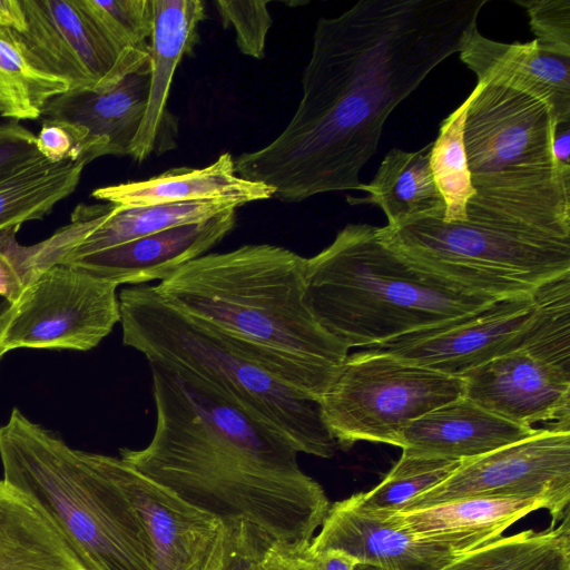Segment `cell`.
I'll return each instance as SVG.
<instances>
[{
    "instance_id": "cell-1",
    "label": "cell",
    "mask_w": 570,
    "mask_h": 570,
    "mask_svg": "<svg viewBox=\"0 0 570 570\" xmlns=\"http://www.w3.org/2000/svg\"><path fill=\"white\" fill-rule=\"evenodd\" d=\"M487 3L360 0L320 18L292 119L266 146L234 159L236 174L284 203L360 190L390 114L460 51Z\"/></svg>"
},
{
    "instance_id": "cell-2",
    "label": "cell",
    "mask_w": 570,
    "mask_h": 570,
    "mask_svg": "<svg viewBox=\"0 0 570 570\" xmlns=\"http://www.w3.org/2000/svg\"><path fill=\"white\" fill-rule=\"evenodd\" d=\"M156 425L120 459L220 521L244 520L273 538L309 543L330 502L295 448L210 384L148 362Z\"/></svg>"
},
{
    "instance_id": "cell-3",
    "label": "cell",
    "mask_w": 570,
    "mask_h": 570,
    "mask_svg": "<svg viewBox=\"0 0 570 570\" xmlns=\"http://www.w3.org/2000/svg\"><path fill=\"white\" fill-rule=\"evenodd\" d=\"M306 258L271 244L210 253L155 285L175 307L235 340L283 383L320 403L348 348L309 308Z\"/></svg>"
},
{
    "instance_id": "cell-4",
    "label": "cell",
    "mask_w": 570,
    "mask_h": 570,
    "mask_svg": "<svg viewBox=\"0 0 570 570\" xmlns=\"http://www.w3.org/2000/svg\"><path fill=\"white\" fill-rule=\"evenodd\" d=\"M311 311L333 337L371 347L475 312L494 298L468 291L410 262L382 227L348 224L306 258Z\"/></svg>"
},
{
    "instance_id": "cell-5",
    "label": "cell",
    "mask_w": 570,
    "mask_h": 570,
    "mask_svg": "<svg viewBox=\"0 0 570 570\" xmlns=\"http://www.w3.org/2000/svg\"><path fill=\"white\" fill-rule=\"evenodd\" d=\"M470 95L466 220L570 238V170L552 153L558 124L549 106L493 80L478 81Z\"/></svg>"
},
{
    "instance_id": "cell-6",
    "label": "cell",
    "mask_w": 570,
    "mask_h": 570,
    "mask_svg": "<svg viewBox=\"0 0 570 570\" xmlns=\"http://www.w3.org/2000/svg\"><path fill=\"white\" fill-rule=\"evenodd\" d=\"M3 479L53 523L88 570H154L144 524L91 460L18 407L0 426Z\"/></svg>"
},
{
    "instance_id": "cell-7",
    "label": "cell",
    "mask_w": 570,
    "mask_h": 570,
    "mask_svg": "<svg viewBox=\"0 0 570 570\" xmlns=\"http://www.w3.org/2000/svg\"><path fill=\"white\" fill-rule=\"evenodd\" d=\"M122 342L148 362L190 374L284 436L299 453L332 458L337 444L320 405L279 381L235 340L167 302L155 286L118 295Z\"/></svg>"
},
{
    "instance_id": "cell-8",
    "label": "cell",
    "mask_w": 570,
    "mask_h": 570,
    "mask_svg": "<svg viewBox=\"0 0 570 570\" xmlns=\"http://www.w3.org/2000/svg\"><path fill=\"white\" fill-rule=\"evenodd\" d=\"M382 232L414 265L494 299L531 295L570 274V238L442 218Z\"/></svg>"
},
{
    "instance_id": "cell-9",
    "label": "cell",
    "mask_w": 570,
    "mask_h": 570,
    "mask_svg": "<svg viewBox=\"0 0 570 570\" xmlns=\"http://www.w3.org/2000/svg\"><path fill=\"white\" fill-rule=\"evenodd\" d=\"M461 396L462 377L364 348L346 357L318 405L337 446L365 441L401 448L412 421Z\"/></svg>"
},
{
    "instance_id": "cell-10",
    "label": "cell",
    "mask_w": 570,
    "mask_h": 570,
    "mask_svg": "<svg viewBox=\"0 0 570 570\" xmlns=\"http://www.w3.org/2000/svg\"><path fill=\"white\" fill-rule=\"evenodd\" d=\"M537 298L527 343L464 374V396L513 423L570 430V287L556 283Z\"/></svg>"
},
{
    "instance_id": "cell-11",
    "label": "cell",
    "mask_w": 570,
    "mask_h": 570,
    "mask_svg": "<svg viewBox=\"0 0 570 570\" xmlns=\"http://www.w3.org/2000/svg\"><path fill=\"white\" fill-rule=\"evenodd\" d=\"M117 286L67 263L37 272L13 304L4 352L96 347L120 322Z\"/></svg>"
},
{
    "instance_id": "cell-12",
    "label": "cell",
    "mask_w": 570,
    "mask_h": 570,
    "mask_svg": "<svg viewBox=\"0 0 570 570\" xmlns=\"http://www.w3.org/2000/svg\"><path fill=\"white\" fill-rule=\"evenodd\" d=\"M479 497L543 499L556 527L569 513L570 430L538 429L528 439L462 460L446 480L402 510Z\"/></svg>"
},
{
    "instance_id": "cell-13",
    "label": "cell",
    "mask_w": 570,
    "mask_h": 570,
    "mask_svg": "<svg viewBox=\"0 0 570 570\" xmlns=\"http://www.w3.org/2000/svg\"><path fill=\"white\" fill-rule=\"evenodd\" d=\"M535 292L497 299L470 314L365 347L435 372L462 377L522 347L538 318Z\"/></svg>"
},
{
    "instance_id": "cell-14",
    "label": "cell",
    "mask_w": 570,
    "mask_h": 570,
    "mask_svg": "<svg viewBox=\"0 0 570 570\" xmlns=\"http://www.w3.org/2000/svg\"><path fill=\"white\" fill-rule=\"evenodd\" d=\"M22 4L27 28L19 37L42 69L69 82V90L109 85L147 59L135 49L117 53L77 0Z\"/></svg>"
},
{
    "instance_id": "cell-15",
    "label": "cell",
    "mask_w": 570,
    "mask_h": 570,
    "mask_svg": "<svg viewBox=\"0 0 570 570\" xmlns=\"http://www.w3.org/2000/svg\"><path fill=\"white\" fill-rule=\"evenodd\" d=\"M90 455L139 515L151 543L154 570H207L220 543L223 521L189 504L120 458Z\"/></svg>"
},
{
    "instance_id": "cell-16",
    "label": "cell",
    "mask_w": 570,
    "mask_h": 570,
    "mask_svg": "<svg viewBox=\"0 0 570 570\" xmlns=\"http://www.w3.org/2000/svg\"><path fill=\"white\" fill-rule=\"evenodd\" d=\"M320 533L311 541L316 552L335 550L387 570H441L456 557L450 549L422 540L393 522L355 493L330 505Z\"/></svg>"
},
{
    "instance_id": "cell-17",
    "label": "cell",
    "mask_w": 570,
    "mask_h": 570,
    "mask_svg": "<svg viewBox=\"0 0 570 570\" xmlns=\"http://www.w3.org/2000/svg\"><path fill=\"white\" fill-rule=\"evenodd\" d=\"M236 219V208H230L204 222L164 229L63 263L116 285L161 282L217 245L234 229Z\"/></svg>"
},
{
    "instance_id": "cell-18",
    "label": "cell",
    "mask_w": 570,
    "mask_h": 570,
    "mask_svg": "<svg viewBox=\"0 0 570 570\" xmlns=\"http://www.w3.org/2000/svg\"><path fill=\"white\" fill-rule=\"evenodd\" d=\"M151 7L148 102L128 151L137 161L175 147L177 121L167 108L169 91L175 70L185 55L193 53L199 40L198 26L205 19L200 0H151Z\"/></svg>"
},
{
    "instance_id": "cell-19",
    "label": "cell",
    "mask_w": 570,
    "mask_h": 570,
    "mask_svg": "<svg viewBox=\"0 0 570 570\" xmlns=\"http://www.w3.org/2000/svg\"><path fill=\"white\" fill-rule=\"evenodd\" d=\"M459 53L478 81L493 80L531 95L549 106L558 125L570 121V57L543 51L534 40L494 41L482 36L476 23Z\"/></svg>"
},
{
    "instance_id": "cell-20",
    "label": "cell",
    "mask_w": 570,
    "mask_h": 570,
    "mask_svg": "<svg viewBox=\"0 0 570 570\" xmlns=\"http://www.w3.org/2000/svg\"><path fill=\"white\" fill-rule=\"evenodd\" d=\"M547 507L543 499L479 497L386 511L405 531L461 556L499 539L512 523Z\"/></svg>"
},
{
    "instance_id": "cell-21",
    "label": "cell",
    "mask_w": 570,
    "mask_h": 570,
    "mask_svg": "<svg viewBox=\"0 0 570 570\" xmlns=\"http://www.w3.org/2000/svg\"><path fill=\"white\" fill-rule=\"evenodd\" d=\"M537 431L461 396L412 421L402 433L401 449L411 454L466 460L528 439Z\"/></svg>"
},
{
    "instance_id": "cell-22",
    "label": "cell",
    "mask_w": 570,
    "mask_h": 570,
    "mask_svg": "<svg viewBox=\"0 0 570 570\" xmlns=\"http://www.w3.org/2000/svg\"><path fill=\"white\" fill-rule=\"evenodd\" d=\"M91 196L122 207L217 202L237 208L273 198L275 190L265 184L239 177L233 156L224 153L203 168H171L146 180L97 188Z\"/></svg>"
},
{
    "instance_id": "cell-23",
    "label": "cell",
    "mask_w": 570,
    "mask_h": 570,
    "mask_svg": "<svg viewBox=\"0 0 570 570\" xmlns=\"http://www.w3.org/2000/svg\"><path fill=\"white\" fill-rule=\"evenodd\" d=\"M149 83L150 57L109 85L55 97L42 116L82 126L90 135L107 139L111 155L125 156L144 119Z\"/></svg>"
},
{
    "instance_id": "cell-24",
    "label": "cell",
    "mask_w": 570,
    "mask_h": 570,
    "mask_svg": "<svg viewBox=\"0 0 570 570\" xmlns=\"http://www.w3.org/2000/svg\"><path fill=\"white\" fill-rule=\"evenodd\" d=\"M0 570H88L53 523L0 480Z\"/></svg>"
},
{
    "instance_id": "cell-25",
    "label": "cell",
    "mask_w": 570,
    "mask_h": 570,
    "mask_svg": "<svg viewBox=\"0 0 570 570\" xmlns=\"http://www.w3.org/2000/svg\"><path fill=\"white\" fill-rule=\"evenodd\" d=\"M432 142L415 151L391 149L374 178L360 190L367 198L347 199L352 205L372 203L387 218V227L397 228L423 218L444 217L445 203L430 166Z\"/></svg>"
},
{
    "instance_id": "cell-26",
    "label": "cell",
    "mask_w": 570,
    "mask_h": 570,
    "mask_svg": "<svg viewBox=\"0 0 570 570\" xmlns=\"http://www.w3.org/2000/svg\"><path fill=\"white\" fill-rule=\"evenodd\" d=\"M90 158L50 163L43 157L0 181V235L43 219L77 188Z\"/></svg>"
},
{
    "instance_id": "cell-27",
    "label": "cell",
    "mask_w": 570,
    "mask_h": 570,
    "mask_svg": "<svg viewBox=\"0 0 570 570\" xmlns=\"http://www.w3.org/2000/svg\"><path fill=\"white\" fill-rule=\"evenodd\" d=\"M441 570H570L569 513L558 527L500 537L456 557Z\"/></svg>"
},
{
    "instance_id": "cell-28",
    "label": "cell",
    "mask_w": 570,
    "mask_h": 570,
    "mask_svg": "<svg viewBox=\"0 0 570 570\" xmlns=\"http://www.w3.org/2000/svg\"><path fill=\"white\" fill-rule=\"evenodd\" d=\"M236 208L217 202H191L139 207L116 205L112 214L88 232L59 263L112 247L171 227L207 220Z\"/></svg>"
},
{
    "instance_id": "cell-29",
    "label": "cell",
    "mask_w": 570,
    "mask_h": 570,
    "mask_svg": "<svg viewBox=\"0 0 570 570\" xmlns=\"http://www.w3.org/2000/svg\"><path fill=\"white\" fill-rule=\"evenodd\" d=\"M69 89L67 80L38 65L17 32L0 26V117L37 120L51 99Z\"/></svg>"
},
{
    "instance_id": "cell-30",
    "label": "cell",
    "mask_w": 570,
    "mask_h": 570,
    "mask_svg": "<svg viewBox=\"0 0 570 570\" xmlns=\"http://www.w3.org/2000/svg\"><path fill=\"white\" fill-rule=\"evenodd\" d=\"M471 95L440 126L432 142L430 166L444 199L443 220L465 222L466 204L474 195L464 146V121Z\"/></svg>"
},
{
    "instance_id": "cell-31",
    "label": "cell",
    "mask_w": 570,
    "mask_h": 570,
    "mask_svg": "<svg viewBox=\"0 0 570 570\" xmlns=\"http://www.w3.org/2000/svg\"><path fill=\"white\" fill-rule=\"evenodd\" d=\"M461 462L402 452L383 480L363 492L364 499L379 509L400 511L414 498L446 480Z\"/></svg>"
},
{
    "instance_id": "cell-32",
    "label": "cell",
    "mask_w": 570,
    "mask_h": 570,
    "mask_svg": "<svg viewBox=\"0 0 570 570\" xmlns=\"http://www.w3.org/2000/svg\"><path fill=\"white\" fill-rule=\"evenodd\" d=\"M77 3L117 53L149 49L146 40L153 30L151 0H77Z\"/></svg>"
},
{
    "instance_id": "cell-33",
    "label": "cell",
    "mask_w": 570,
    "mask_h": 570,
    "mask_svg": "<svg viewBox=\"0 0 570 570\" xmlns=\"http://www.w3.org/2000/svg\"><path fill=\"white\" fill-rule=\"evenodd\" d=\"M36 137L39 154L53 164L111 155L107 139L95 137L87 128L66 120L45 118Z\"/></svg>"
},
{
    "instance_id": "cell-34",
    "label": "cell",
    "mask_w": 570,
    "mask_h": 570,
    "mask_svg": "<svg viewBox=\"0 0 570 570\" xmlns=\"http://www.w3.org/2000/svg\"><path fill=\"white\" fill-rule=\"evenodd\" d=\"M223 523L222 540L207 570H264V553L275 538L244 520Z\"/></svg>"
},
{
    "instance_id": "cell-35",
    "label": "cell",
    "mask_w": 570,
    "mask_h": 570,
    "mask_svg": "<svg viewBox=\"0 0 570 570\" xmlns=\"http://www.w3.org/2000/svg\"><path fill=\"white\" fill-rule=\"evenodd\" d=\"M268 3L269 1H215L223 26L234 28L236 45L245 56L256 59L265 56L266 37L273 23Z\"/></svg>"
},
{
    "instance_id": "cell-36",
    "label": "cell",
    "mask_w": 570,
    "mask_h": 570,
    "mask_svg": "<svg viewBox=\"0 0 570 570\" xmlns=\"http://www.w3.org/2000/svg\"><path fill=\"white\" fill-rule=\"evenodd\" d=\"M524 8L537 46L570 57V0H515Z\"/></svg>"
},
{
    "instance_id": "cell-37",
    "label": "cell",
    "mask_w": 570,
    "mask_h": 570,
    "mask_svg": "<svg viewBox=\"0 0 570 570\" xmlns=\"http://www.w3.org/2000/svg\"><path fill=\"white\" fill-rule=\"evenodd\" d=\"M17 232L0 235V296L14 304L30 281V248L16 240Z\"/></svg>"
},
{
    "instance_id": "cell-38",
    "label": "cell",
    "mask_w": 570,
    "mask_h": 570,
    "mask_svg": "<svg viewBox=\"0 0 570 570\" xmlns=\"http://www.w3.org/2000/svg\"><path fill=\"white\" fill-rule=\"evenodd\" d=\"M36 140V135L18 121L0 124V181L42 158Z\"/></svg>"
},
{
    "instance_id": "cell-39",
    "label": "cell",
    "mask_w": 570,
    "mask_h": 570,
    "mask_svg": "<svg viewBox=\"0 0 570 570\" xmlns=\"http://www.w3.org/2000/svg\"><path fill=\"white\" fill-rule=\"evenodd\" d=\"M0 26L23 33L27 28L22 0H0Z\"/></svg>"
},
{
    "instance_id": "cell-40",
    "label": "cell",
    "mask_w": 570,
    "mask_h": 570,
    "mask_svg": "<svg viewBox=\"0 0 570 570\" xmlns=\"http://www.w3.org/2000/svg\"><path fill=\"white\" fill-rule=\"evenodd\" d=\"M552 153L558 166L564 170H570V121L557 125L552 140Z\"/></svg>"
},
{
    "instance_id": "cell-41",
    "label": "cell",
    "mask_w": 570,
    "mask_h": 570,
    "mask_svg": "<svg viewBox=\"0 0 570 570\" xmlns=\"http://www.w3.org/2000/svg\"><path fill=\"white\" fill-rule=\"evenodd\" d=\"M13 309V304L7 298L0 296V361L6 354L3 350V336L6 333V328L8 326L11 313Z\"/></svg>"
},
{
    "instance_id": "cell-42",
    "label": "cell",
    "mask_w": 570,
    "mask_h": 570,
    "mask_svg": "<svg viewBox=\"0 0 570 570\" xmlns=\"http://www.w3.org/2000/svg\"><path fill=\"white\" fill-rule=\"evenodd\" d=\"M353 570H387L381 567L365 564V563H356Z\"/></svg>"
}]
</instances>
